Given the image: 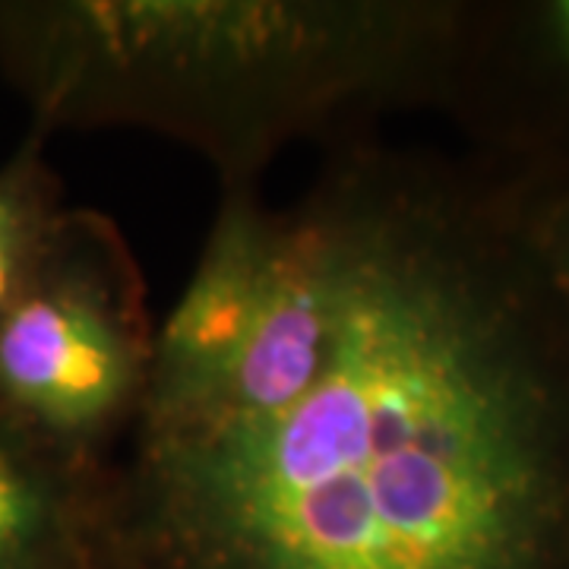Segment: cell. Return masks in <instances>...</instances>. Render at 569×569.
Here are the masks:
<instances>
[{"instance_id": "cell-3", "label": "cell", "mask_w": 569, "mask_h": 569, "mask_svg": "<svg viewBox=\"0 0 569 569\" xmlns=\"http://www.w3.org/2000/svg\"><path fill=\"white\" fill-rule=\"evenodd\" d=\"M156 329L133 247L99 209H63L0 317V415L102 466L140 421Z\"/></svg>"}, {"instance_id": "cell-1", "label": "cell", "mask_w": 569, "mask_h": 569, "mask_svg": "<svg viewBox=\"0 0 569 569\" xmlns=\"http://www.w3.org/2000/svg\"><path fill=\"white\" fill-rule=\"evenodd\" d=\"M288 209L310 329L133 425L92 569H569V313L519 187L361 133Z\"/></svg>"}, {"instance_id": "cell-2", "label": "cell", "mask_w": 569, "mask_h": 569, "mask_svg": "<svg viewBox=\"0 0 569 569\" xmlns=\"http://www.w3.org/2000/svg\"><path fill=\"white\" fill-rule=\"evenodd\" d=\"M466 7L411 0H0V80L48 130L133 127L193 149L219 190L288 142L443 102Z\"/></svg>"}, {"instance_id": "cell-6", "label": "cell", "mask_w": 569, "mask_h": 569, "mask_svg": "<svg viewBox=\"0 0 569 569\" xmlns=\"http://www.w3.org/2000/svg\"><path fill=\"white\" fill-rule=\"evenodd\" d=\"M51 133L29 123L20 146L0 164V317L17 298L63 206V183L48 162Z\"/></svg>"}, {"instance_id": "cell-7", "label": "cell", "mask_w": 569, "mask_h": 569, "mask_svg": "<svg viewBox=\"0 0 569 569\" xmlns=\"http://www.w3.org/2000/svg\"><path fill=\"white\" fill-rule=\"evenodd\" d=\"M516 187L522 193V216H526L531 253L541 266L550 291L569 313V181L541 190H531L522 183Z\"/></svg>"}, {"instance_id": "cell-5", "label": "cell", "mask_w": 569, "mask_h": 569, "mask_svg": "<svg viewBox=\"0 0 569 569\" xmlns=\"http://www.w3.org/2000/svg\"><path fill=\"white\" fill-rule=\"evenodd\" d=\"M99 475L0 415V569H92Z\"/></svg>"}, {"instance_id": "cell-4", "label": "cell", "mask_w": 569, "mask_h": 569, "mask_svg": "<svg viewBox=\"0 0 569 569\" xmlns=\"http://www.w3.org/2000/svg\"><path fill=\"white\" fill-rule=\"evenodd\" d=\"M282 209L260 187L219 190L216 219L178 305L156 329L140 418L209 402L260 323L282 247Z\"/></svg>"}]
</instances>
